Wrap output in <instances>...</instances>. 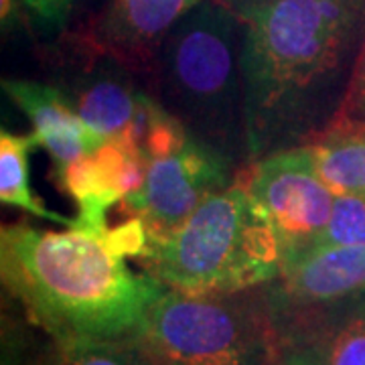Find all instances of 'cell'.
<instances>
[{
  "mask_svg": "<svg viewBox=\"0 0 365 365\" xmlns=\"http://www.w3.org/2000/svg\"><path fill=\"white\" fill-rule=\"evenodd\" d=\"M244 21L252 165L335 122L365 39V0H270Z\"/></svg>",
  "mask_w": 365,
  "mask_h": 365,
  "instance_id": "1",
  "label": "cell"
},
{
  "mask_svg": "<svg viewBox=\"0 0 365 365\" xmlns=\"http://www.w3.org/2000/svg\"><path fill=\"white\" fill-rule=\"evenodd\" d=\"M146 244L138 217L116 230L73 223L53 232L9 223L0 232L2 284L55 343L128 337L165 288L128 264L143 256Z\"/></svg>",
  "mask_w": 365,
  "mask_h": 365,
  "instance_id": "2",
  "label": "cell"
},
{
  "mask_svg": "<svg viewBox=\"0 0 365 365\" xmlns=\"http://www.w3.org/2000/svg\"><path fill=\"white\" fill-rule=\"evenodd\" d=\"M246 21L223 0H201L175 23L150 73L153 98L235 169L250 165Z\"/></svg>",
  "mask_w": 365,
  "mask_h": 365,
  "instance_id": "3",
  "label": "cell"
},
{
  "mask_svg": "<svg viewBox=\"0 0 365 365\" xmlns=\"http://www.w3.org/2000/svg\"><path fill=\"white\" fill-rule=\"evenodd\" d=\"M143 268L187 294H232L274 282L282 250L272 223L246 182L207 197L167 237L146 244Z\"/></svg>",
  "mask_w": 365,
  "mask_h": 365,
  "instance_id": "4",
  "label": "cell"
},
{
  "mask_svg": "<svg viewBox=\"0 0 365 365\" xmlns=\"http://www.w3.org/2000/svg\"><path fill=\"white\" fill-rule=\"evenodd\" d=\"M256 290L187 294L165 287L134 335L160 365H276L278 314L268 288Z\"/></svg>",
  "mask_w": 365,
  "mask_h": 365,
  "instance_id": "5",
  "label": "cell"
},
{
  "mask_svg": "<svg viewBox=\"0 0 365 365\" xmlns=\"http://www.w3.org/2000/svg\"><path fill=\"white\" fill-rule=\"evenodd\" d=\"M237 173L227 158L189 134L148 160L140 189L124 203L153 242L173 234L207 197L232 185Z\"/></svg>",
  "mask_w": 365,
  "mask_h": 365,
  "instance_id": "6",
  "label": "cell"
},
{
  "mask_svg": "<svg viewBox=\"0 0 365 365\" xmlns=\"http://www.w3.org/2000/svg\"><path fill=\"white\" fill-rule=\"evenodd\" d=\"M237 177L260 203L282 250V264L304 250L329 222L337 195L314 170L307 146L252 163Z\"/></svg>",
  "mask_w": 365,
  "mask_h": 365,
  "instance_id": "7",
  "label": "cell"
},
{
  "mask_svg": "<svg viewBox=\"0 0 365 365\" xmlns=\"http://www.w3.org/2000/svg\"><path fill=\"white\" fill-rule=\"evenodd\" d=\"M201 0H106L76 35V43L108 55L136 76L155 69L158 49L175 23Z\"/></svg>",
  "mask_w": 365,
  "mask_h": 365,
  "instance_id": "8",
  "label": "cell"
},
{
  "mask_svg": "<svg viewBox=\"0 0 365 365\" xmlns=\"http://www.w3.org/2000/svg\"><path fill=\"white\" fill-rule=\"evenodd\" d=\"M274 307L282 347L302 353L313 365H365V292Z\"/></svg>",
  "mask_w": 365,
  "mask_h": 365,
  "instance_id": "9",
  "label": "cell"
},
{
  "mask_svg": "<svg viewBox=\"0 0 365 365\" xmlns=\"http://www.w3.org/2000/svg\"><path fill=\"white\" fill-rule=\"evenodd\" d=\"M146 167L148 160L130 140L108 138L57 175V182L78 205V225L108 230V211L140 189Z\"/></svg>",
  "mask_w": 365,
  "mask_h": 365,
  "instance_id": "10",
  "label": "cell"
},
{
  "mask_svg": "<svg viewBox=\"0 0 365 365\" xmlns=\"http://www.w3.org/2000/svg\"><path fill=\"white\" fill-rule=\"evenodd\" d=\"M83 61L67 76L63 90L79 118L104 138H120L130 128L143 102L144 90L136 88V73L102 53L76 43Z\"/></svg>",
  "mask_w": 365,
  "mask_h": 365,
  "instance_id": "11",
  "label": "cell"
},
{
  "mask_svg": "<svg viewBox=\"0 0 365 365\" xmlns=\"http://www.w3.org/2000/svg\"><path fill=\"white\" fill-rule=\"evenodd\" d=\"M2 90L29 116L41 146L51 155L55 175L108 140L90 128L63 90L33 79H2Z\"/></svg>",
  "mask_w": 365,
  "mask_h": 365,
  "instance_id": "12",
  "label": "cell"
},
{
  "mask_svg": "<svg viewBox=\"0 0 365 365\" xmlns=\"http://www.w3.org/2000/svg\"><path fill=\"white\" fill-rule=\"evenodd\" d=\"M266 288L278 307L314 304L365 292V244L319 250L288 260Z\"/></svg>",
  "mask_w": 365,
  "mask_h": 365,
  "instance_id": "13",
  "label": "cell"
},
{
  "mask_svg": "<svg viewBox=\"0 0 365 365\" xmlns=\"http://www.w3.org/2000/svg\"><path fill=\"white\" fill-rule=\"evenodd\" d=\"M304 146L335 195L365 199V120H337Z\"/></svg>",
  "mask_w": 365,
  "mask_h": 365,
  "instance_id": "14",
  "label": "cell"
},
{
  "mask_svg": "<svg viewBox=\"0 0 365 365\" xmlns=\"http://www.w3.org/2000/svg\"><path fill=\"white\" fill-rule=\"evenodd\" d=\"M39 146L41 143L35 136V132L14 134L2 128L0 132V201L2 205L26 211L33 217L69 227L76 223V220L45 207L39 197L33 193L29 158Z\"/></svg>",
  "mask_w": 365,
  "mask_h": 365,
  "instance_id": "15",
  "label": "cell"
},
{
  "mask_svg": "<svg viewBox=\"0 0 365 365\" xmlns=\"http://www.w3.org/2000/svg\"><path fill=\"white\" fill-rule=\"evenodd\" d=\"M45 365H160L136 335L55 343Z\"/></svg>",
  "mask_w": 365,
  "mask_h": 365,
  "instance_id": "16",
  "label": "cell"
},
{
  "mask_svg": "<svg viewBox=\"0 0 365 365\" xmlns=\"http://www.w3.org/2000/svg\"><path fill=\"white\" fill-rule=\"evenodd\" d=\"M359 244H365V199L355 195H337L325 227L314 235L313 242L307 248L300 250L290 260L319 250L359 246Z\"/></svg>",
  "mask_w": 365,
  "mask_h": 365,
  "instance_id": "17",
  "label": "cell"
},
{
  "mask_svg": "<svg viewBox=\"0 0 365 365\" xmlns=\"http://www.w3.org/2000/svg\"><path fill=\"white\" fill-rule=\"evenodd\" d=\"M337 120H365V39L355 69H353L349 90H347V96L343 100V106H341L335 122Z\"/></svg>",
  "mask_w": 365,
  "mask_h": 365,
  "instance_id": "18",
  "label": "cell"
},
{
  "mask_svg": "<svg viewBox=\"0 0 365 365\" xmlns=\"http://www.w3.org/2000/svg\"><path fill=\"white\" fill-rule=\"evenodd\" d=\"M21 2L37 19V23L49 31L63 29L73 6V0H21Z\"/></svg>",
  "mask_w": 365,
  "mask_h": 365,
  "instance_id": "19",
  "label": "cell"
},
{
  "mask_svg": "<svg viewBox=\"0 0 365 365\" xmlns=\"http://www.w3.org/2000/svg\"><path fill=\"white\" fill-rule=\"evenodd\" d=\"M227 6H232L235 13L242 14V16H246L252 11H256V9H260L264 4H268L270 0H223Z\"/></svg>",
  "mask_w": 365,
  "mask_h": 365,
  "instance_id": "20",
  "label": "cell"
},
{
  "mask_svg": "<svg viewBox=\"0 0 365 365\" xmlns=\"http://www.w3.org/2000/svg\"><path fill=\"white\" fill-rule=\"evenodd\" d=\"M276 365H313V364H311L302 353L292 351V349L282 347V355H280V359H278V364Z\"/></svg>",
  "mask_w": 365,
  "mask_h": 365,
  "instance_id": "21",
  "label": "cell"
}]
</instances>
